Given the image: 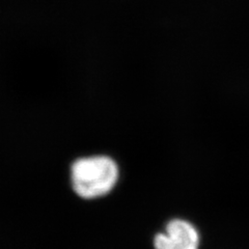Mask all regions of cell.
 Returning a JSON list of instances; mask_svg holds the SVG:
<instances>
[{
    "mask_svg": "<svg viewBox=\"0 0 249 249\" xmlns=\"http://www.w3.org/2000/svg\"><path fill=\"white\" fill-rule=\"evenodd\" d=\"M72 185L83 198L102 196L110 191L119 178L115 162L105 156L77 160L72 166Z\"/></svg>",
    "mask_w": 249,
    "mask_h": 249,
    "instance_id": "obj_1",
    "label": "cell"
},
{
    "mask_svg": "<svg viewBox=\"0 0 249 249\" xmlns=\"http://www.w3.org/2000/svg\"><path fill=\"white\" fill-rule=\"evenodd\" d=\"M155 249H198L199 235L189 222L174 219L154 240Z\"/></svg>",
    "mask_w": 249,
    "mask_h": 249,
    "instance_id": "obj_2",
    "label": "cell"
}]
</instances>
